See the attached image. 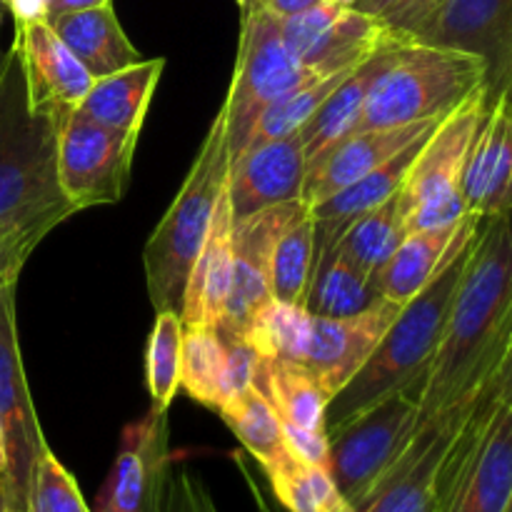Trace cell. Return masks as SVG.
<instances>
[{"label":"cell","instance_id":"836d02e7","mask_svg":"<svg viewBox=\"0 0 512 512\" xmlns=\"http://www.w3.org/2000/svg\"><path fill=\"white\" fill-rule=\"evenodd\" d=\"M348 73L350 70L333 75H320V78L308 80V83L298 85V88L288 90V93L280 95L278 100H273V103L260 113V118L255 120L253 130H250L248 140H245L240 153L255 148V145L273 143V140L288 138V135L298 133Z\"/></svg>","mask_w":512,"mask_h":512},{"label":"cell","instance_id":"c3c4849f","mask_svg":"<svg viewBox=\"0 0 512 512\" xmlns=\"http://www.w3.org/2000/svg\"><path fill=\"white\" fill-rule=\"evenodd\" d=\"M8 473V443H5V430L0 423V475Z\"/></svg>","mask_w":512,"mask_h":512},{"label":"cell","instance_id":"7bdbcfd3","mask_svg":"<svg viewBox=\"0 0 512 512\" xmlns=\"http://www.w3.org/2000/svg\"><path fill=\"white\" fill-rule=\"evenodd\" d=\"M490 395H493L498 403H512V340H510V348L505 353L503 363H500L498 373L493 375L488 385H483Z\"/></svg>","mask_w":512,"mask_h":512},{"label":"cell","instance_id":"9f6ffc18","mask_svg":"<svg viewBox=\"0 0 512 512\" xmlns=\"http://www.w3.org/2000/svg\"><path fill=\"white\" fill-rule=\"evenodd\" d=\"M10 512H25V508H10Z\"/></svg>","mask_w":512,"mask_h":512},{"label":"cell","instance_id":"f5cc1de1","mask_svg":"<svg viewBox=\"0 0 512 512\" xmlns=\"http://www.w3.org/2000/svg\"><path fill=\"white\" fill-rule=\"evenodd\" d=\"M3 63H5V53L3 48H0V73H3Z\"/></svg>","mask_w":512,"mask_h":512},{"label":"cell","instance_id":"f907efd6","mask_svg":"<svg viewBox=\"0 0 512 512\" xmlns=\"http://www.w3.org/2000/svg\"><path fill=\"white\" fill-rule=\"evenodd\" d=\"M235 3L240 5V15H245L248 10L255 8V3H258V0H235Z\"/></svg>","mask_w":512,"mask_h":512},{"label":"cell","instance_id":"ffe728a7","mask_svg":"<svg viewBox=\"0 0 512 512\" xmlns=\"http://www.w3.org/2000/svg\"><path fill=\"white\" fill-rule=\"evenodd\" d=\"M478 225V215L468 213L460 223L405 235L388 263L375 273V288L380 298H388L398 305L410 303L440 273V268L473 238Z\"/></svg>","mask_w":512,"mask_h":512},{"label":"cell","instance_id":"44dd1931","mask_svg":"<svg viewBox=\"0 0 512 512\" xmlns=\"http://www.w3.org/2000/svg\"><path fill=\"white\" fill-rule=\"evenodd\" d=\"M233 223V205H230L228 185H225L203 248L185 283L183 305H180V320L185 328H193V325L218 328L223 320L230 293V275H233Z\"/></svg>","mask_w":512,"mask_h":512},{"label":"cell","instance_id":"7dc6e473","mask_svg":"<svg viewBox=\"0 0 512 512\" xmlns=\"http://www.w3.org/2000/svg\"><path fill=\"white\" fill-rule=\"evenodd\" d=\"M390 3H393V0H358L353 8L363 10V13H370V15H380Z\"/></svg>","mask_w":512,"mask_h":512},{"label":"cell","instance_id":"4dcf8cb0","mask_svg":"<svg viewBox=\"0 0 512 512\" xmlns=\"http://www.w3.org/2000/svg\"><path fill=\"white\" fill-rule=\"evenodd\" d=\"M310 330H313V315L303 303L270 298L250 320L243 338L258 350L263 360L283 358L303 363L310 345Z\"/></svg>","mask_w":512,"mask_h":512},{"label":"cell","instance_id":"db71d44e","mask_svg":"<svg viewBox=\"0 0 512 512\" xmlns=\"http://www.w3.org/2000/svg\"><path fill=\"white\" fill-rule=\"evenodd\" d=\"M340 512H358V510H355V508H350V505H345V508L340 510Z\"/></svg>","mask_w":512,"mask_h":512},{"label":"cell","instance_id":"6da1fadb","mask_svg":"<svg viewBox=\"0 0 512 512\" xmlns=\"http://www.w3.org/2000/svg\"><path fill=\"white\" fill-rule=\"evenodd\" d=\"M512 340V210L480 218L443 343L425 385L420 420L473 398L493 380Z\"/></svg>","mask_w":512,"mask_h":512},{"label":"cell","instance_id":"8d00e7d4","mask_svg":"<svg viewBox=\"0 0 512 512\" xmlns=\"http://www.w3.org/2000/svg\"><path fill=\"white\" fill-rule=\"evenodd\" d=\"M25 512H93L78 483L45 445L33 460L25 493Z\"/></svg>","mask_w":512,"mask_h":512},{"label":"cell","instance_id":"d6a6232c","mask_svg":"<svg viewBox=\"0 0 512 512\" xmlns=\"http://www.w3.org/2000/svg\"><path fill=\"white\" fill-rule=\"evenodd\" d=\"M315 270V218L310 205L280 233L270 270V295L285 303H303Z\"/></svg>","mask_w":512,"mask_h":512},{"label":"cell","instance_id":"4316f807","mask_svg":"<svg viewBox=\"0 0 512 512\" xmlns=\"http://www.w3.org/2000/svg\"><path fill=\"white\" fill-rule=\"evenodd\" d=\"M255 388L270 400L283 423L325 430L330 398L308 365L283 358L260 360Z\"/></svg>","mask_w":512,"mask_h":512},{"label":"cell","instance_id":"1f68e13d","mask_svg":"<svg viewBox=\"0 0 512 512\" xmlns=\"http://www.w3.org/2000/svg\"><path fill=\"white\" fill-rule=\"evenodd\" d=\"M225 363L228 350L218 328L193 325L183 330L180 385L190 398L210 410H220L225 403Z\"/></svg>","mask_w":512,"mask_h":512},{"label":"cell","instance_id":"30bf717a","mask_svg":"<svg viewBox=\"0 0 512 512\" xmlns=\"http://www.w3.org/2000/svg\"><path fill=\"white\" fill-rule=\"evenodd\" d=\"M140 135H123L75 110L58 135V178L75 210L113 205L130 183Z\"/></svg>","mask_w":512,"mask_h":512},{"label":"cell","instance_id":"3957f363","mask_svg":"<svg viewBox=\"0 0 512 512\" xmlns=\"http://www.w3.org/2000/svg\"><path fill=\"white\" fill-rule=\"evenodd\" d=\"M473 238L440 268V273L410 303L400 308L398 318L393 320L368 363L330 400L328 413H325V433H335L395 390L428 378L435 353L448 328L450 308H453L460 278L468 265Z\"/></svg>","mask_w":512,"mask_h":512},{"label":"cell","instance_id":"83f0119b","mask_svg":"<svg viewBox=\"0 0 512 512\" xmlns=\"http://www.w3.org/2000/svg\"><path fill=\"white\" fill-rule=\"evenodd\" d=\"M405 235H408V205L400 188L378 208L360 215L330 250L375 278V273L403 243Z\"/></svg>","mask_w":512,"mask_h":512},{"label":"cell","instance_id":"7a4b0ae2","mask_svg":"<svg viewBox=\"0 0 512 512\" xmlns=\"http://www.w3.org/2000/svg\"><path fill=\"white\" fill-rule=\"evenodd\" d=\"M58 120L28 108L18 55L0 73V283H18L40 240L75 215L58 178Z\"/></svg>","mask_w":512,"mask_h":512},{"label":"cell","instance_id":"ab89813d","mask_svg":"<svg viewBox=\"0 0 512 512\" xmlns=\"http://www.w3.org/2000/svg\"><path fill=\"white\" fill-rule=\"evenodd\" d=\"M225 350H228V363H225V400L240 390L255 385L260 368V355L243 335L238 338H225Z\"/></svg>","mask_w":512,"mask_h":512},{"label":"cell","instance_id":"7c38bea8","mask_svg":"<svg viewBox=\"0 0 512 512\" xmlns=\"http://www.w3.org/2000/svg\"><path fill=\"white\" fill-rule=\"evenodd\" d=\"M305 208L308 203L300 198L235 218L233 275H230V293L223 320L218 325L223 340L243 335L255 313L273 298L270 295V270H273L275 245H278L285 225Z\"/></svg>","mask_w":512,"mask_h":512},{"label":"cell","instance_id":"484cf974","mask_svg":"<svg viewBox=\"0 0 512 512\" xmlns=\"http://www.w3.org/2000/svg\"><path fill=\"white\" fill-rule=\"evenodd\" d=\"M163 70L165 58H150L93 80L78 113L115 133L140 135Z\"/></svg>","mask_w":512,"mask_h":512},{"label":"cell","instance_id":"8fae6325","mask_svg":"<svg viewBox=\"0 0 512 512\" xmlns=\"http://www.w3.org/2000/svg\"><path fill=\"white\" fill-rule=\"evenodd\" d=\"M280 33L290 55L318 75L358 68L385 43L398 38L378 15L330 3L280 18Z\"/></svg>","mask_w":512,"mask_h":512},{"label":"cell","instance_id":"277c9868","mask_svg":"<svg viewBox=\"0 0 512 512\" xmlns=\"http://www.w3.org/2000/svg\"><path fill=\"white\" fill-rule=\"evenodd\" d=\"M228 168V115L225 108H220L178 195L163 220L155 225L143 250L145 283L155 313L158 310L180 313L190 268L203 248L218 200L228 185Z\"/></svg>","mask_w":512,"mask_h":512},{"label":"cell","instance_id":"ee69618b","mask_svg":"<svg viewBox=\"0 0 512 512\" xmlns=\"http://www.w3.org/2000/svg\"><path fill=\"white\" fill-rule=\"evenodd\" d=\"M13 13L15 23H33V20H48L53 0H5Z\"/></svg>","mask_w":512,"mask_h":512},{"label":"cell","instance_id":"603a6c76","mask_svg":"<svg viewBox=\"0 0 512 512\" xmlns=\"http://www.w3.org/2000/svg\"><path fill=\"white\" fill-rule=\"evenodd\" d=\"M403 40L410 38H393L390 43H385L378 53L370 55L368 60L358 65V68L350 70L343 80L338 83V88L325 98V103L320 105L313 113V118L298 130L300 140H303L305 160H308V168L313 163H318L330 148H335L338 143H343L348 135L355 133L360 123V115H363L365 100H368L370 88L375 85L378 75L388 68L390 58L395 55L398 45Z\"/></svg>","mask_w":512,"mask_h":512},{"label":"cell","instance_id":"e575fe53","mask_svg":"<svg viewBox=\"0 0 512 512\" xmlns=\"http://www.w3.org/2000/svg\"><path fill=\"white\" fill-rule=\"evenodd\" d=\"M265 475L275 498L288 512H340L348 505L330 478V470L300 463L293 455L265 468Z\"/></svg>","mask_w":512,"mask_h":512},{"label":"cell","instance_id":"4fadbf2b","mask_svg":"<svg viewBox=\"0 0 512 512\" xmlns=\"http://www.w3.org/2000/svg\"><path fill=\"white\" fill-rule=\"evenodd\" d=\"M0 423L8 443V485L13 508H25L33 460L45 448L43 430L30 400L15 325V283H0Z\"/></svg>","mask_w":512,"mask_h":512},{"label":"cell","instance_id":"f6af8a7d","mask_svg":"<svg viewBox=\"0 0 512 512\" xmlns=\"http://www.w3.org/2000/svg\"><path fill=\"white\" fill-rule=\"evenodd\" d=\"M323 0H258L255 5L265 8L268 13H273L275 18H290V15L305 13V10L315 8Z\"/></svg>","mask_w":512,"mask_h":512},{"label":"cell","instance_id":"5b68a950","mask_svg":"<svg viewBox=\"0 0 512 512\" xmlns=\"http://www.w3.org/2000/svg\"><path fill=\"white\" fill-rule=\"evenodd\" d=\"M485 75L488 65L480 55L403 40L370 88L355 133L445 118L483 88Z\"/></svg>","mask_w":512,"mask_h":512},{"label":"cell","instance_id":"f1b7e54d","mask_svg":"<svg viewBox=\"0 0 512 512\" xmlns=\"http://www.w3.org/2000/svg\"><path fill=\"white\" fill-rule=\"evenodd\" d=\"M380 298L375 278L343 255L328 250L315 260L313 278L305 293V308L320 318H348L370 308Z\"/></svg>","mask_w":512,"mask_h":512},{"label":"cell","instance_id":"816d5d0a","mask_svg":"<svg viewBox=\"0 0 512 512\" xmlns=\"http://www.w3.org/2000/svg\"><path fill=\"white\" fill-rule=\"evenodd\" d=\"M323 3H330V5H343V8H353L358 0H323Z\"/></svg>","mask_w":512,"mask_h":512},{"label":"cell","instance_id":"d590c367","mask_svg":"<svg viewBox=\"0 0 512 512\" xmlns=\"http://www.w3.org/2000/svg\"><path fill=\"white\" fill-rule=\"evenodd\" d=\"M183 320L175 310H158L145 350V380L155 410L168 413L180 388V358H183Z\"/></svg>","mask_w":512,"mask_h":512},{"label":"cell","instance_id":"f546056e","mask_svg":"<svg viewBox=\"0 0 512 512\" xmlns=\"http://www.w3.org/2000/svg\"><path fill=\"white\" fill-rule=\"evenodd\" d=\"M218 413L263 470L290 455L283 438V420L255 385L230 395Z\"/></svg>","mask_w":512,"mask_h":512},{"label":"cell","instance_id":"2e32d148","mask_svg":"<svg viewBox=\"0 0 512 512\" xmlns=\"http://www.w3.org/2000/svg\"><path fill=\"white\" fill-rule=\"evenodd\" d=\"M305 173H308V160H305L300 133L245 150L238 158L230 160L228 168V195L233 215L243 218L270 205L300 200Z\"/></svg>","mask_w":512,"mask_h":512},{"label":"cell","instance_id":"9c48e42d","mask_svg":"<svg viewBox=\"0 0 512 512\" xmlns=\"http://www.w3.org/2000/svg\"><path fill=\"white\" fill-rule=\"evenodd\" d=\"M480 393V390H478ZM450 405L433 418L420 420L413 440L393 468L370 490L358 512H448L445 498V463L460 425L468 418L475 398Z\"/></svg>","mask_w":512,"mask_h":512},{"label":"cell","instance_id":"680465c9","mask_svg":"<svg viewBox=\"0 0 512 512\" xmlns=\"http://www.w3.org/2000/svg\"><path fill=\"white\" fill-rule=\"evenodd\" d=\"M510 410H512V403H510Z\"/></svg>","mask_w":512,"mask_h":512},{"label":"cell","instance_id":"8992f818","mask_svg":"<svg viewBox=\"0 0 512 512\" xmlns=\"http://www.w3.org/2000/svg\"><path fill=\"white\" fill-rule=\"evenodd\" d=\"M425 385L428 378L395 390L328 435L330 478L350 508L368 498L413 440Z\"/></svg>","mask_w":512,"mask_h":512},{"label":"cell","instance_id":"52a82bcc","mask_svg":"<svg viewBox=\"0 0 512 512\" xmlns=\"http://www.w3.org/2000/svg\"><path fill=\"white\" fill-rule=\"evenodd\" d=\"M485 110L488 95L483 85L450 110L423 143L403 183L408 233L445 228L468 215L463 203V170Z\"/></svg>","mask_w":512,"mask_h":512},{"label":"cell","instance_id":"60d3db41","mask_svg":"<svg viewBox=\"0 0 512 512\" xmlns=\"http://www.w3.org/2000/svg\"><path fill=\"white\" fill-rule=\"evenodd\" d=\"M283 438L288 445V453L305 465H318L330 468V440L325 430L298 428V425L283 423Z\"/></svg>","mask_w":512,"mask_h":512},{"label":"cell","instance_id":"d4e9b609","mask_svg":"<svg viewBox=\"0 0 512 512\" xmlns=\"http://www.w3.org/2000/svg\"><path fill=\"white\" fill-rule=\"evenodd\" d=\"M50 28L95 80L140 63V50L125 35L113 5L48 18Z\"/></svg>","mask_w":512,"mask_h":512},{"label":"cell","instance_id":"681fc988","mask_svg":"<svg viewBox=\"0 0 512 512\" xmlns=\"http://www.w3.org/2000/svg\"><path fill=\"white\" fill-rule=\"evenodd\" d=\"M13 503H10V493H8V485H5L3 475H0V512H10Z\"/></svg>","mask_w":512,"mask_h":512},{"label":"cell","instance_id":"d6986e66","mask_svg":"<svg viewBox=\"0 0 512 512\" xmlns=\"http://www.w3.org/2000/svg\"><path fill=\"white\" fill-rule=\"evenodd\" d=\"M463 203L470 215L495 218L512 210V115L488 103L463 170Z\"/></svg>","mask_w":512,"mask_h":512},{"label":"cell","instance_id":"b9f144b4","mask_svg":"<svg viewBox=\"0 0 512 512\" xmlns=\"http://www.w3.org/2000/svg\"><path fill=\"white\" fill-rule=\"evenodd\" d=\"M485 95H488V103H500L512 115V40L498 70L485 80Z\"/></svg>","mask_w":512,"mask_h":512},{"label":"cell","instance_id":"9a60e30c","mask_svg":"<svg viewBox=\"0 0 512 512\" xmlns=\"http://www.w3.org/2000/svg\"><path fill=\"white\" fill-rule=\"evenodd\" d=\"M403 305L378 298L370 308L348 318H320L313 315L310 345L303 365H308L333 400L360 373L373 350L398 318Z\"/></svg>","mask_w":512,"mask_h":512},{"label":"cell","instance_id":"bcb514c9","mask_svg":"<svg viewBox=\"0 0 512 512\" xmlns=\"http://www.w3.org/2000/svg\"><path fill=\"white\" fill-rule=\"evenodd\" d=\"M100 5H113V0H53L48 18H53V15H63V13H75V10L100 8Z\"/></svg>","mask_w":512,"mask_h":512},{"label":"cell","instance_id":"7402d4cb","mask_svg":"<svg viewBox=\"0 0 512 512\" xmlns=\"http://www.w3.org/2000/svg\"><path fill=\"white\" fill-rule=\"evenodd\" d=\"M418 40L480 55L488 80L512 40V0H448Z\"/></svg>","mask_w":512,"mask_h":512},{"label":"cell","instance_id":"74e56055","mask_svg":"<svg viewBox=\"0 0 512 512\" xmlns=\"http://www.w3.org/2000/svg\"><path fill=\"white\" fill-rule=\"evenodd\" d=\"M158 512H220L198 475L183 465H168L158 495Z\"/></svg>","mask_w":512,"mask_h":512},{"label":"cell","instance_id":"ac0fdd59","mask_svg":"<svg viewBox=\"0 0 512 512\" xmlns=\"http://www.w3.org/2000/svg\"><path fill=\"white\" fill-rule=\"evenodd\" d=\"M443 118L418 120L410 125H398V128H373L360 130V133L348 135L343 143L330 148L318 163H313L305 173L303 200L308 205L323 203L338 190L348 188L358 178L368 175L370 170L388 163L393 155L413 145L415 140L433 133Z\"/></svg>","mask_w":512,"mask_h":512},{"label":"cell","instance_id":"e0dca14e","mask_svg":"<svg viewBox=\"0 0 512 512\" xmlns=\"http://www.w3.org/2000/svg\"><path fill=\"white\" fill-rule=\"evenodd\" d=\"M170 465L168 413L150 408L123 435L113 478L103 498L108 512H150L158 503L163 475Z\"/></svg>","mask_w":512,"mask_h":512},{"label":"cell","instance_id":"6f0895ef","mask_svg":"<svg viewBox=\"0 0 512 512\" xmlns=\"http://www.w3.org/2000/svg\"><path fill=\"white\" fill-rule=\"evenodd\" d=\"M505 512H512V498H510V505H508V510H505Z\"/></svg>","mask_w":512,"mask_h":512},{"label":"cell","instance_id":"cb8c5ba5","mask_svg":"<svg viewBox=\"0 0 512 512\" xmlns=\"http://www.w3.org/2000/svg\"><path fill=\"white\" fill-rule=\"evenodd\" d=\"M512 498V410L498 405L450 512H505Z\"/></svg>","mask_w":512,"mask_h":512},{"label":"cell","instance_id":"ba28073f","mask_svg":"<svg viewBox=\"0 0 512 512\" xmlns=\"http://www.w3.org/2000/svg\"><path fill=\"white\" fill-rule=\"evenodd\" d=\"M240 18L243 25H240L238 60H235L230 93L223 103L228 115L230 160L238 158L255 120L273 100L308 80L320 78L313 70L303 68L285 48L280 18L260 5Z\"/></svg>","mask_w":512,"mask_h":512},{"label":"cell","instance_id":"f35d334b","mask_svg":"<svg viewBox=\"0 0 512 512\" xmlns=\"http://www.w3.org/2000/svg\"><path fill=\"white\" fill-rule=\"evenodd\" d=\"M448 0H393L378 18L400 38L418 40Z\"/></svg>","mask_w":512,"mask_h":512},{"label":"cell","instance_id":"11a10c76","mask_svg":"<svg viewBox=\"0 0 512 512\" xmlns=\"http://www.w3.org/2000/svg\"><path fill=\"white\" fill-rule=\"evenodd\" d=\"M98 512H108V510H103V508H100ZM150 512H158V503H155V508H153V510H150Z\"/></svg>","mask_w":512,"mask_h":512},{"label":"cell","instance_id":"5bb4252c","mask_svg":"<svg viewBox=\"0 0 512 512\" xmlns=\"http://www.w3.org/2000/svg\"><path fill=\"white\" fill-rule=\"evenodd\" d=\"M10 48L18 55L23 70L28 108L65 123L88 95L93 75L70 53L48 20L15 23Z\"/></svg>","mask_w":512,"mask_h":512}]
</instances>
